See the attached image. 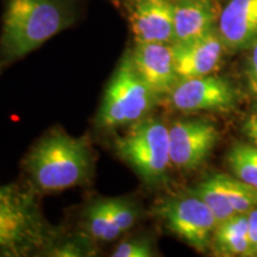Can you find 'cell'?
I'll return each instance as SVG.
<instances>
[{
  "label": "cell",
  "instance_id": "6da1fadb",
  "mask_svg": "<svg viewBox=\"0 0 257 257\" xmlns=\"http://www.w3.org/2000/svg\"><path fill=\"white\" fill-rule=\"evenodd\" d=\"M74 0H5L0 32V67L17 62L69 28Z\"/></svg>",
  "mask_w": 257,
  "mask_h": 257
},
{
  "label": "cell",
  "instance_id": "7a4b0ae2",
  "mask_svg": "<svg viewBox=\"0 0 257 257\" xmlns=\"http://www.w3.org/2000/svg\"><path fill=\"white\" fill-rule=\"evenodd\" d=\"M25 170L41 192H59L85 185L93 170L92 149L85 138L54 128L28 154Z\"/></svg>",
  "mask_w": 257,
  "mask_h": 257
},
{
  "label": "cell",
  "instance_id": "3957f363",
  "mask_svg": "<svg viewBox=\"0 0 257 257\" xmlns=\"http://www.w3.org/2000/svg\"><path fill=\"white\" fill-rule=\"evenodd\" d=\"M50 238L34 197L15 186H0V255H24Z\"/></svg>",
  "mask_w": 257,
  "mask_h": 257
},
{
  "label": "cell",
  "instance_id": "277c9868",
  "mask_svg": "<svg viewBox=\"0 0 257 257\" xmlns=\"http://www.w3.org/2000/svg\"><path fill=\"white\" fill-rule=\"evenodd\" d=\"M157 98L159 95L135 70L130 54L127 53L121 59L106 88L96 121L99 126L104 128L135 124L146 118Z\"/></svg>",
  "mask_w": 257,
  "mask_h": 257
},
{
  "label": "cell",
  "instance_id": "5b68a950",
  "mask_svg": "<svg viewBox=\"0 0 257 257\" xmlns=\"http://www.w3.org/2000/svg\"><path fill=\"white\" fill-rule=\"evenodd\" d=\"M121 160L136 170L148 185L165 179L170 162L169 128L155 119H142L114 142Z\"/></svg>",
  "mask_w": 257,
  "mask_h": 257
},
{
  "label": "cell",
  "instance_id": "8992f818",
  "mask_svg": "<svg viewBox=\"0 0 257 257\" xmlns=\"http://www.w3.org/2000/svg\"><path fill=\"white\" fill-rule=\"evenodd\" d=\"M157 213L168 229L198 251H206L218 221L212 211L194 194L168 199L160 205Z\"/></svg>",
  "mask_w": 257,
  "mask_h": 257
},
{
  "label": "cell",
  "instance_id": "52a82bcc",
  "mask_svg": "<svg viewBox=\"0 0 257 257\" xmlns=\"http://www.w3.org/2000/svg\"><path fill=\"white\" fill-rule=\"evenodd\" d=\"M169 95L176 110L187 113L229 111L236 104V92L231 83L212 75L179 80Z\"/></svg>",
  "mask_w": 257,
  "mask_h": 257
},
{
  "label": "cell",
  "instance_id": "ba28073f",
  "mask_svg": "<svg viewBox=\"0 0 257 257\" xmlns=\"http://www.w3.org/2000/svg\"><path fill=\"white\" fill-rule=\"evenodd\" d=\"M218 140L219 133L210 121H176L169 127L170 162L182 170L197 169L210 156Z\"/></svg>",
  "mask_w": 257,
  "mask_h": 257
},
{
  "label": "cell",
  "instance_id": "9c48e42d",
  "mask_svg": "<svg viewBox=\"0 0 257 257\" xmlns=\"http://www.w3.org/2000/svg\"><path fill=\"white\" fill-rule=\"evenodd\" d=\"M128 54L135 70L156 95L173 91L180 79L175 70L172 43L136 42Z\"/></svg>",
  "mask_w": 257,
  "mask_h": 257
},
{
  "label": "cell",
  "instance_id": "30bf717a",
  "mask_svg": "<svg viewBox=\"0 0 257 257\" xmlns=\"http://www.w3.org/2000/svg\"><path fill=\"white\" fill-rule=\"evenodd\" d=\"M172 49L176 74L181 80L210 75L219 67L226 47L216 28L194 40L172 43Z\"/></svg>",
  "mask_w": 257,
  "mask_h": 257
},
{
  "label": "cell",
  "instance_id": "8fae6325",
  "mask_svg": "<svg viewBox=\"0 0 257 257\" xmlns=\"http://www.w3.org/2000/svg\"><path fill=\"white\" fill-rule=\"evenodd\" d=\"M128 22L135 42H174V0H134Z\"/></svg>",
  "mask_w": 257,
  "mask_h": 257
},
{
  "label": "cell",
  "instance_id": "7c38bea8",
  "mask_svg": "<svg viewBox=\"0 0 257 257\" xmlns=\"http://www.w3.org/2000/svg\"><path fill=\"white\" fill-rule=\"evenodd\" d=\"M217 31L226 49L249 50L257 42V0H230L221 9Z\"/></svg>",
  "mask_w": 257,
  "mask_h": 257
},
{
  "label": "cell",
  "instance_id": "4fadbf2b",
  "mask_svg": "<svg viewBox=\"0 0 257 257\" xmlns=\"http://www.w3.org/2000/svg\"><path fill=\"white\" fill-rule=\"evenodd\" d=\"M221 10L217 0H174V42L201 37L214 30Z\"/></svg>",
  "mask_w": 257,
  "mask_h": 257
},
{
  "label": "cell",
  "instance_id": "5bb4252c",
  "mask_svg": "<svg viewBox=\"0 0 257 257\" xmlns=\"http://www.w3.org/2000/svg\"><path fill=\"white\" fill-rule=\"evenodd\" d=\"M212 243L214 244L216 252L220 256H252L246 214H236L218 223L212 237Z\"/></svg>",
  "mask_w": 257,
  "mask_h": 257
},
{
  "label": "cell",
  "instance_id": "9a60e30c",
  "mask_svg": "<svg viewBox=\"0 0 257 257\" xmlns=\"http://www.w3.org/2000/svg\"><path fill=\"white\" fill-rule=\"evenodd\" d=\"M237 214H248L257 207V188L226 174L213 175Z\"/></svg>",
  "mask_w": 257,
  "mask_h": 257
},
{
  "label": "cell",
  "instance_id": "2e32d148",
  "mask_svg": "<svg viewBox=\"0 0 257 257\" xmlns=\"http://www.w3.org/2000/svg\"><path fill=\"white\" fill-rule=\"evenodd\" d=\"M86 229L93 238L110 242L120 236L121 231L112 217L107 200H99L92 204L86 212Z\"/></svg>",
  "mask_w": 257,
  "mask_h": 257
},
{
  "label": "cell",
  "instance_id": "e0dca14e",
  "mask_svg": "<svg viewBox=\"0 0 257 257\" xmlns=\"http://www.w3.org/2000/svg\"><path fill=\"white\" fill-rule=\"evenodd\" d=\"M234 178L257 188V146L237 143L227 154Z\"/></svg>",
  "mask_w": 257,
  "mask_h": 257
},
{
  "label": "cell",
  "instance_id": "ac0fdd59",
  "mask_svg": "<svg viewBox=\"0 0 257 257\" xmlns=\"http://www.w3.org/2000/svg\"><path fill=\"white\" fill-rule=\"evenodd\" d=\"M192 194L201 199L208 208L214 214L218 223L229 219V218L236 216V212L230 205L229 200L224 195L219 186H218L216 179L213 175L199 184L197 187L192 191Z\"/></svg>",
  "mask_w": 257,
  "mask_h": 257
},
{
  "label": "cell",
  "instance_id": "d6986e66",
  "mask_svg": "<svg viewBox=\"0 0 257 257\" xmlns=\"http://www.w3.org/2000/svg\"><path fill=\"white\" fill-rule=\"evenodd\" d=\"M112 217L121 232H126L136 223L137 211L133 204L123 199H108Z\"/></svg>",
  "mask_w": 257,
  "mask_h": 257
},
{
  "label": "cell",
  "instance_id": "ffe728a7",
  "mask_svg": "<svg viewBox=\"0 0 257 257\" xmlns=\"http://www.w3.org/2000/svg\"><path fill=\"white\" fill-rule=\"evenodd\" d=\"M153 248L149 240L142 238H131L118 244L113 250V257H150L153 256Z\"/></svg>",
  "mask_w": 257,
  "mask_h": 257
},
{
  "label": "cell",
  "instance_id": "44dd1931",
  "mask_svg": "<svg viewBox=\"0 0 257 257\" xmlns=\"http://www.w3.org/2000/svg\"><path fill=\"white\" fill-rule=\"evenodd\" d=\"M250 55L246 67V76L251 91L257 95V42L250 48Z\"/></svg>",
  "mask_w": 257,
  "mask_h": 257
},
{
  "label": "cell",
  "instance_id": "7402d4cb",
  "mask_svg": "<svg viewBox=\"0 0 257 257\" xmlns=\"http://www.w3.org/2000/svg\"><path fill=\"white\" fill-rule=\"evenodd\" d=\"M248 217V233L250 240V248H251V255H257V207L252 208L246 214Z\"/></svg>",
  "mask_w": 257,
  "mask_h": 257
},
{
  "label": "cell",
  "instance_id": "603a6c76",
  "mask_svg": "<svg viewBox=\"0 0 257 257\" xmlns=\"http://www.w3.org/2000/svg\"><path fill=\"white\" fill-rule=\"evenodd\" d=\"M243 133L251 142L257 146V112L250 115L243 125Z\"/></svg>",
  "mask_w": 257,
  "mask_h": 257
},
{
  "label": "cell",
  "instance_id": "cb8c5ba5",
  "mask_svg": "<svg viewBox=\"0 0 257 257\" xmlns=\"http://www.w3.org/2000/svg\"><path fill=\"white\" fill-rule=\"evenodd\" d=\"M85 252V249L79 248L76 243H69L66 246L57 249L55 255L56 256H81Z\"/></svg>",
  "mask_w": 257,
  "mask_h": 257
}]
</instances>
